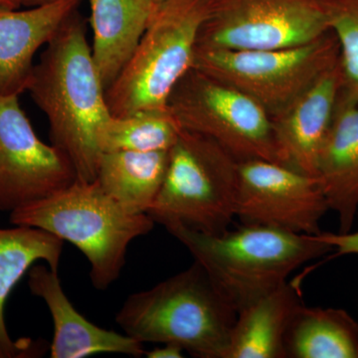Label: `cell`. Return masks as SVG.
<instances>
[{
	"label": "cell",
	"mask_w": 358,
	"mask_h": 358,
	"mask_svg": "<svg viewBox=\"0 0 358 358\" xmlns=\"http://www.w3.org/2000/svg\"><path fill=\"white\" fill-rule=\"evenodd\" d=\"M20 96H0V210L13 212L77 180L67 155L35 134Z\"/></svg>",
	"instance_id": "8fae6325"
},
{
	"label": "cell",
	"mask_w": 358,
	"mask_h": 358,
	"mask_svg": "<svg viewBox=\"0 0 358 358\" xmlns=\"http://www.w3.org/2000/svg\"><path fill=\"white\" fill-rule=\"evenodd\" d=\"M0 228V358L37 357L46 350L30 338L13 341L7 331L4 308L21 278L39 261L58 270L64 241L39 228Z\"/></svg>",
	"instance_id": "2e32d148"
},
{
	"label": "cell",
	"mask_w": 358,
	"mask_h": 358,
	"mask_svg": "<svg viewBox=\"0 0 358 358\" xmlns=\"http://www.w3.org/2000/svg\"><path fill=\"white\" fill-rule=\"evenodd\" d=\"M317 178L329 210L338 215V233L350 232L358 212V103L341 91Z\"/></svg>",
	"instance_id": "9a60e30c"
},
{
	"label": "cell",
	"mask_w": 358,
	"mask_h": 358,
	"mask_svg": "<svg viewBox=\"0 0 358 358\" xmlns=\"http://www.w3.org/2000/svg\"><path fill=\"white\" fill-rule=\"evenodd\" d=\"M237 162L215 141L182 129L169 150L166 178L148 215L164 227L225 232L236 218Z\"/></svg>",
	"instance_id": "8992f818"
},
{
	"label": "cell",
	"mask_w": 358,
	"mask_h": 358,
	"mask_svg": "<svg viewBox=\"0 0 358 358\" xmlns=\"http://www.w3.org/2000/svg\"><path fill=\"white\" fill-rule=\"evenodd\" d=\"M338 62L336 37L275 50L196 46L192 69L242 92L275 117Z\"/></svg>",
	"instance_id": "52a82bcc"
},
{
	"label": "cell",
	"mask_w": 358,
	"mask_h": 358,
	"mask_svg": "<svg viewBox=\"0 0 358 358\" xmlns=\"http://www.w3.org/2000/svg\"><path fill=\"white\" fill-rule=\"evenodd\" d=\"M169 152H102L95 181L124 210L148 214L166 178Z\"/></svg>",
	"instance_id": "d6986e66"
},
{
	"label": "cell",
	"mask_w": 358,
	"mask_h": 358,
	"mask_svg": "<svg viewBox=\"0 0 358 358\" xmlns=\"http://www.w3.org/2000/svg\"><path fill=\"white\" fill-rule=\"evenodd\" d=\"M27 91L48 119L52 145L71 160L77 180L95 181L102 155L99 138L112 114L76 11L47 43Z\"/></svg>",
	"instance_id": "6da1fadb"
},
{
	"label": "cell",
	"mask_w": 358,
	"mask_h": 358,
	"mask_svg": "<svg viewBox=\"0 0 358 358\" xmlns=\"http://www.w3.org/2000/svg\"><path fill=\"white\" fill-rule=\"evenodd\" d=\"M301 303L300 292L287 281L240 308L226 358H285V336Z\"/></svg>",
	"instance_id": "ac0fdd59"
},
{
	"label": "cell",
	"mask_w": 358,
	"mask_h": 358,
	"mask_svg": "<svg viewBox=\"0 0 358 358\" xmlns=\"http://www.w3.org/2000/svg\"><path fill=\"white\" fill-rule=\"evenodd\" d=\"M154 6L150 0H91L92 56L106 91L136 51Z\"/></svg>",
	"instance_id": "e0dca14e"
},
{
	"label": "cell",
	"mask_w": 358,
	"mask_h": 358,
	"mask_svg": "<svg viewBox=\"0 0 358 358\" xmlns=\"http://www.w3.org/2000/svg\"><path fill=\"white\" fill-rule=\"evenodd\" d=\"M28 287L43 300L53 320L51 358H84L103 353L141 357L143 343L126 334L96 326L81 315L65 294L58 270L48 265H33L28 271Z\"/></svg>",
	"instance_id": "4fadbf2b"
},
{
	"label": "cell",
	"mask_w": 358,
	"mask_h": 358,
	"mask_svg": "<svg viewBox=\"0 0 358 358\" xmlns=\"http://www.w3.org/2000/svg\"><path fill=\"white\" fill-rule=\"evenodd\" d=\"M237 310L200 264L131 294L115 322L141 343H174L199 358H226Z\"/></svg>",
	"instance_id": "7a4b0ae2"
},
{
	"label": "cell",
	"mask_w": 358,
	"mask_h": 358,
	"mask_svg": "<svg viewBox=\"0 0 358 358\" xmlns=\"http://www.w3.org/2000/svg\"><path fill=\"white\" fill-rule=\"evenodd\" d=\"M181 127L169 108L143 109L112 115L99 138L102 152H169L180 136Z\"/></svg>",
	"instance_id": "44dd1931"
},
{
	"label": "cell",
	"mask_w": 358,
	"mask_h": 358,
	"mask_svg": "<svg viewBox=\"0 0 358 358\" xmlns=\"http://www.w3.org/2000/svg\"><path fill=\"white\" fill-rule=\"evenodd\" d=\"M338 45L341 92L358 103V0H326Z\"/></svg>",
	"instance_id": "7402d4cb"
},
{
	"label": "cell",
	"mask_w": 358,
	"mask_h": 358,
	"mask_svg": "<svg viewBox=\"0 0 358 358\" xmlns=\"http://www.w3.org/2000/svg\"><path fill=\"white\" fill-rule=\"evenodd\" d=\"M235 214L243 225L317 235L329 210L319 178L264 159L237 162Z\"/></svg>",
	"instance_id": "30bf717a"
},
{
	"label": "cell",
	"mask_w": 358,
	"mask_h": 358,
	"mask_svg": "<svg viewBox=\"0 0 358 358\" xmlns=\"http://www.w3.org/2000/svg\"><path fill=\"white\" fill-rule=\"evenodd\" d=\"M0 7H8V8H18L17 0H0Z\"/></svg>",
	"instance_id": "484cf974"
},
{
	"label": "cell",
	"mask_w": 358,
	"mask_h": 358,
	"mask_svg": "<svg viewBox=\"0 0 358 358\" xmlns=\"http://www.w3.org/2000/svg\"><path fill=\"white\" fill-rule=\"evenodd\" d=\"M320 241L336 250V257L358 255V229L348 233L320 232L315 235Z\"/></svg>",
	"instance_id": "603a6c76"
},
{
	"label": "cell",
	"mask_w": 358,
	"mask_h": 358,
	"mask_svg": "<svg viewBox=\"0 0 358 358\" xmlns=\"http://www.w3.org/2000/svg\"><path fill=\"white\" fill-rule=\"evenodd\" d=\"M208 14L209 0L155 4L136 51L106 91L112 115L169 108L174 89L192 70L200 29Z\"/></svg>",
	"instance_id": "5b68a950"
},
{
	"label": "cell",
	"mask_w": 358,
	"mask_h": 358,
	"mask_svg": "<svg viewBox=\"0 0 358 358\" xmlns=\"http://www.w3.org/2000/svg\"><path fill=\"white\" fill-rule=\"evenodd\" d=\"M341 91L338 64L324 72L281 114L272 117L282 164L317 178V166Z\"/></svg>",
	"instance_id": "7c38bea8"
},
{
	"label": "cell",
	"mask_w": 358,
	"mask_h": 358,
	"mask_svg": "<svg viewBox=\"0 0 358 358\" xmlns=\"http://www.w3.org/2000/svg\"><path fill=\"white\" fill-rule=\"evenodd\" d=\"M329 31L326 0H209L197 47L275 50L312 43Z\"/></svg>",
	"instance_id": "9c48e42d"
},
{
	"label": "cell",
	"mask_w": 358,
	"mask_h": 358,
	"mask_svg": "<svg viewBox=\"0 0 358 358\" xmlns=\"http://www.w3.org/2000/svg\"><path fill=\"white\" fill-rule=\"evenodd\" d=\"M54 1V0H17L18 6H36L40 4L48 3V2Z\"/></svg>",
	"instance_id": "d4e9b609"
},
{
	"label": "cell",
	"mask_w": 358,
	"mask_h": 358,
	"mask_svg": "<svg viewBox=\"0 0 358 358\" xmlns=\"http://www.w3.org/2000/svg\"><path fill=\"white\" fill-rule=\"evenodd\" d=\"M79 0H54L25 10L0 7V96L27 91L36 52L76 11Z\"/></svg>",
	"instance_id": "5bb4252c"
},
{
	"label": "cell",
	"mask_w": 358,
	"mask_h": 358,
	"mask_svg": "<svg viewBox=\"0 0 358 358\" xmlns=\"http://www.w3.org/2000/svg\"><path fill=\"white\" fill-rule=\"evenodd\" d=\"M13 225L39 228L70 242L89 261L92 284L106 291L122 274L129 244L148 235L155 221L124 210L96 181L74 183L10 212Z\"/></svg>",
	"instance_id": "277c9868"
},
{
	"label": "cell",
	"mask_w": 358,
	"mask_h": 358,
	"mask_svg": "<svg viewBox=\"0 0 358 358\" xmlns=\"http://www.w3.org/2000/svg\"><path fill=\"white\" fill-rule=\"evenodd\" d=\"M185 350L174 343H162V346L155 348L150 352H145L148 358H182Z\"/></svg>",
	"instance_id": "cb8c5ba5"
},
{
	"label": "cell",
	"mask_w": 358,
	"mask_h": 358,
	"mask_svg": "<svg viewBox=\"0 0 358 358\" xmlns=\"http://www.w3.org/2000/svg\"><path fill=\"white\" fill-rule=\"evenodd\" d=\"M167 106L181 129L215 141L238 162L282 164L272 119L242 92L192 69L176 87Z\"/></svg>",
	"instance_id": "ba28073f"
},
{
	"label": "cell",
	"mask_w": 358,
	"mask_h": 358,
	"mask_svg": "<svg viewBox=\"0 0 358 358\" xmlns=\"http://www.w3.org/2000/svg\"><path fill=\"white\" fill-rule=\"evenodd\" d=\"M169 234L189 251L237 312L288 281L301 266L333 248L315 235L260 225L206 234L173 224Z\"/></svg>",
	"instance_id": "3957f363"
},
{
	"label": "cell",
	"mask_w": 358,
	"mask_h": 358,
	"mask_svg": "<svg viewBox=\"0 0 358 358\" xmlns=\"http://www.w3.org/2000/svg\"><path fill=\"white\" fill-rule=\"evenodd\" d=\"M152 4H159L162 3V2L167 1V0H150Z\"/></svg>",
	"instance_id": "4316f807"
},
{
	"label": "cell",
	"mask_w": 358,
	"mask_h": 358,
	"mask_svg": "<svg viewBox=\"0 0 358 358\" xmlns=\"http://www.w3.org/2000/svg\"><path fill=\"white\" fill-rule=\"evenodd\" d=\"M285 358H358V324L345 310L308 307L294 312L284 341Z\"/></svg>",
	"instance_id": "ffe728a7"
}]
</instances>
